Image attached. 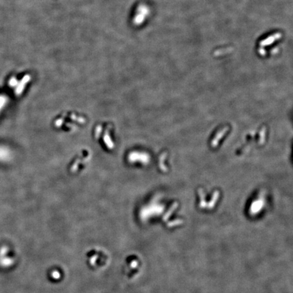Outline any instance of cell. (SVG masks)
I'll return each mask as SVG.
<instances>
[{
	"mask_svg": "<svg viewBox=\"0 0 293 293\" xmlns=\"http://www.w3.org/2000/svg\"><path fill=\"white\" fill-rule=\"evenodd\" d=\"M1 102H0V107H1Z\"/></svg>",
	"mask_w": 293,
	"mask_h": 293,
	"instance_id": "obj_1",
	"label": "cell"
}]
</instances>
